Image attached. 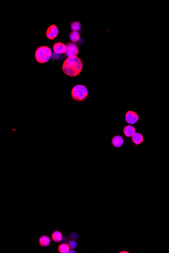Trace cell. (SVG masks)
<instances>
[{
  "mask_svg": "<svg viewBox=\"0 0 169 253\" xmlns=\"http://www.w3.org/2000/svg\"><path fill=\"white\" fill-rule=\"evenodd\" d=\"M52 59L53 60H58L59 58V54H57L56 53L53 52L52 53Z\"/></svg>",
  "mask_w": 169,
  "mask_h": 253,
  "instance_id": "obj_17",
  "label": "cell"
},
{
  "mask_svg": "<svg viewBox=\"0 0 169 253\" xmlns=\"http://www.w3.org/2000/svg\"><path fill=\"white\" fill-rule=\"evenodd\" d=\"M131 138L132 142L134 144L135 146H138L139 144H141L144 141L143 135L140 132H135Z\"/></svg>",
  "mask_w": 169,
  "mask_h": 253,
  "instance_id": "obj_10",
  "label": "cell"
},
{
  "mask_svg": "<svg viewBox=\"0 0 169 253\" xmlns=\"http://www.w3.org/2000/svg\"><path fill=\"white\" fill-rule=\"evenodd\" d=\"M70 27H71V29L72 30V32H78L81 29L82 25L79 21H75L71 23Z\"/></svg>",
  "mask_w": 169,
  "mask_h": 253,
  "instance_id": "obj_15",
  "label": "cell"
},
{
  "mask_svg": "<svg viewBox=\"0 0 169 253\" xmlns=\"http://www.w3.org/2000/svg\"><path fill=\"white\" fill-rule=\"evenodd\" d=\"M39 244L42 247H46L49 246L51 243L50 237L47 235H42L39 239Z\"/></svg>",
  "mask_w": 169,
  "mask_h": 253,
  "instance_id": "obj_11",
  "label": "cell"
},
{
  "mask_svg": "<svg viewBox=\"0 0 169 253\" xmlns=\"http://www.w3.org/2000/svg\"><path fill=\"white\" fill-rule=\"evenodd\" d=\"M52 239L54 242H60L63 241V234L59 230L53 231L51 235Z\"/></svg>",
  "mask_w": 169,
  "mask_h": 253,
  "instance_id": "obj_12",
  "label": "cell"
},
{
  "mask_svg": "<svg viewBox=\"0 0 169 253\" xmlns=\"http://www.w3.org/2000/svg\"><path fill=\"white\" fill-rule=\"evenodd\" d=\"M123 132L127 138H131L136 132V128L132 125H126L123 128Z\"/></svg>",
  "mask_w": 169,
  "mask_h": 253,
  "instance_id": "obj_9",
  "label": "cell"
},
{
  "mask_svg": "<svg viewBox=\"0 0 169 253\" xmlns=\"http://www.w3.org/2000/svg\"><path fill=\"white\" fill-rule=\"evenodd\" d=\"M111 144L115 148H120L123 146L125 140L123 137L120 135H116L113 136L111 139Z\"/></svg>",
  "mask_w": 169,
  "mask_h": 253,
  "instance_id": "obj_7",
  "label": "cell"
},
{
  "mask_svg": "<svg viewBox=\"0 0 169 253\" xmlns=\"http://www.w3.org/2000/svg\"><path fill=\"white\" fill-rule=\"evenodd\" d=\"M88 96V91L86 86L82 84L75 85L72 89L71 97L76 102L84 101Z\"/></svg>",
  "mask_w": 169,
  "mask_h": 253,
  "instance_id": "obj_3",
  "label": "cell"
},
{
  "mask_svg": "<svg viewBox=\"0 0 169 253\" xmlns=\"http://www.w3.org/2000/svg\"><path fill=\"white\" fill-rule=\"evenodd\" d=\"M68 253H76V251H75L74 250H73V249H72V250H70Z\"/></svg>",
  "mask_w": 169,
  "mask_h": 253,
  "instance_id": "obj_19",
  "label": "cell"
},
{
  "mask_svg": "<svg viewBox=\"0 0 169 253\" xmlns=\"http://www.w3.org/2000/svg\"><path fill=\"white\" fill-rule=\"evenodd\" d=\"M67 45L61 42H57L53 45L54 52L57 54H64L67 51Z\"/></svg>",
  "mask_w": 169,
  "mask_h": 253,
  "instance_id": "obj_8",
  "label": "cell"
},
{
  "mask_svg": "<svg viewBox=\"0 0 169 253\" xmlns=\"http://www.w3.org/2000/svg\"><path fill=\"white\" fill-rule=\"evenodd\" d=\"M69 37L72 42L76 43L80 39V33L78 32H72L69 34Z\"/></svg>",
  "mask_w": 169,
  "mask_h": 253,
  "instance_id": "obj_13",
  "label": "cell"
},
{
  "mask_svg": "<svg viewBox=\"0 0 169 253\" xmlns=\"http://www.w3.org/2000/svg\"><path fill=\"white\" fill-rule=\"evenodd\" d=\"M71 250V248L68 243H63L59 245L58 250L60 253H67Z\"/></svg>",
  "mask_w": 169,
  "mask_h": 253,
  "instance_id": "obj_14",
  "label": "cell"
},
{
  "mask_svg": "<svg viewBox=\"0 0 169 253\" xmlns=\"http://www.w3.org/2000/svg\"><path fill=\"white\" fill-rule=\"evenodd\" d=\"M119 253H129L130 252H128V251H122L121 252H119Z\"/></svg>",
  "mask_w": 169,
  "mask_h": 253,
  "instance_id": "obj_20",
  "label": "cell"
},
{
  "mask_svg": "<svg viewBox=\"0 0 169 253\" xmlns=\"http://www.w3.org/2000/svg\"><path fill=\"white\" fill-rule=\"evenodd\" d=\"M52 54L51 50L49 47L46 45H42L38 47L36 51L35 58L39 63H45L51 58Z\"/></svg>",
  "mask_w": 169,
  "mask_h": 253,
  "instance_id": "obj_2",
  "label": "cell"
},
{
  "mask_svg": "<svg viewBox=\"0 0 169 253\" xmlns=\"http://www.w3.org/2000/svg\"><path fill=\"white\" fill-rule=\"evenodd\" d=\"M139 117L137 113L133 111H128L125 115V120L126 122L130 125H133L137 122Z\"/></svg>",
  "mask_w": 169,
  "mask_h": 253,
  "instance_id": "obj_5",
  "label": "cell"
},
{
  "mask_svg": "<svg viewBox=\"0 0 169 253\" xmlns=\"http://www.w3.org/2000/svg\"><path fill=\"white\" fill-rule=\"evenodd\" d=\"M83 68L82 60L77 56L67 58L63 63L62 69L66 75L69 77H76L80 75Z\"/></svg>",
  "mask_w": 169,
  "mask_h": 253,
  "instance_id": "obj_1",
  "label": "cell"
},
{
  "mask_svg": "<svg viewBox=\"0 0 169 253\" xmlns=\"http://www.w3.org/2000/svg\"><path fill=\"white\" fill-rule=\"evenodd\" d=\"M68 245H69L70 248L72 249H74L76 248L77 247V242L76 241H75L74 239H71V241H69L68 242Z\"/></svg>",
  "mask_w": 169,
  "mask_h": 253,
  "instance_id": "obj_16",
  "label": "cell"
},
{
  "mask_svg": "<svg viewBox=\"0 0 169 253\" xmlns=\"http://www.w3.org/2000/svg\"><path fill=\"white\" fill-rule=\"evenodd\" d=\"M67 45V51L64 53L65 56L68 58L70 57L77 56L79 54V50L78 46L75 43L69 42L66 45Z\"/></svg>",
  "mask_w": 169,
  "mask_h": 253,
  "instance_id": "obj_4",
  "label": "cell"
},
{
  "mask_svg": "<svg viewBox=\"0 0 169 253\" xmlns=\"http://www.w3.org/2000/svg\"><path fill=\"white\" fill-rule=\"evenodd\" d=\"M69 238L72 239H76L78 238V234L76 233H72L71 234Z\"/></svg>",
  "mask_w": 169,
  "mask_h": 253,
  "instance_id": "obj_18",
  "label": "cell"
},
{
  "mask_svg": "<svg viewBox=\"0 0 169 253\" xmlns=\"http://www.w3.org/2000/svg\"><path fill=\"white\" fill-rule=\"evenodd\" d=\"M59 33V30L56 25L52 24L48 28L46 32V36L49 40H54L57 37Z\"/></svg>",
  "mask_w": 169,
  "mask_h": 253,
  "instance_id": "obj_6",
  "label": "cell"
}]
</instances>
